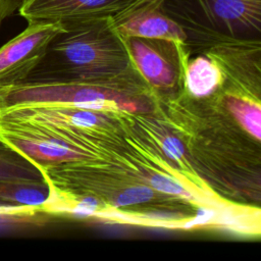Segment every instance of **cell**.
Returning a JSON list of instances; mask_svg holds the SVG:
<instances>
[{
	"label": "cell",
	"mask_w": 261,
	"mask_h": 261,
	"mask_svg": "<svg viewBox=\"0 0 261 261\" xmlns=\"http://www.w3.org/2000/svg\"><path fill=\"white\" fill-rule=\"evenodd\" d=\"M223 75L218 65L205 54L189 59L185 70V89L196 98L213 94L222 84Z\"/></svg>",
	"instance_id": "12"
},
{
	"label": "cell",
	"mask_w": 261,
	"mask_h": 261,
	"mask_svg": "<svg viewBox=\"0 0 261 261\" xmlns=\"http://www.w3.org/2000/svg\"><path fill=\"white\" fill-rule=\"evenodd\" d=\"M159 107L184 143L194 169L216 194L260 207V142L213 95L196 98L185 89L175 96L159 97Z\"/></svg>",
	"instance_id": "2"
},
{
	"label": "cell",
	"mask_w": 261,
	"mask_h": 261,
	"mask_svg": "<svg viewBox=\"0 0 261 261\" xmlns=\"http://www.w3.org/2000/svg\"><path fill=\"white\" fill-rule=\"evenodd\" d=\"M37 212L39 211L36 209L20 207L0 199V217L1 218H12V219L30 218L34 216Z\"/></svg>",
	"instance_id": "15"
},
{
	"label": "cell",
	"mask_w": 261,
	"mask_h": 261,
	"mask_svg": "<svg viewBox=\"0 0 261 261\" xmlns=\"http://www.w3.org/2000/svg\"><path fill=\"white\" fill-rule=\"evenodd\" d=\"M164 9L184 30L260 39L261 0H167Z\"/></svg>",
	"instance_id": "6"
},
{
	"label": "cell",
	"mask_w": 261,
	"mask_h": 261,
	"mask_svg": "<svg viewBox=\"0 0 261 261\" xmlns=\"http://www.w3.org/2000/svg\"><path fill=\"white\" fill-rule=\"evenodd\" d=\"M50 188L42 211L83 214L119 223L167 228L200 224L204 212L190 201L162 193L113 167L61 163L40 171Z\"/></svg>",
	"instance_id": "3"
},
{
	"label": "cell",
	"mask_w": 261,
	"mask_h": 261,
	"mask_svg": "<svg viewBox=\"0 0 261 261\" xmlns=\"http://www.w3.org/2000/svg\"><path fill=\"white\" fill-rule=\"evenodd\" d=\"M159 96L135 68L109 79L24 81L0 97V105L19 103H90L112 101L133 110L154 111Z\"/></svg>",
	"instance_id": "5"
},
{
	"label": "cell",
	"mask_w": 261,
	"mask_h": 261,
	"mask_svg": "<svg viewBox=\"0 0 261 261\" xmlns=\"http://www.w3.org/2000/svg\"><path fill=\"white\" fill-rule=\"evenodd\" d=\"M25 81L50 79H109L135 65L111 16L64 23Z\"/></svg>",
	"instance_id": "4"
},
{
	"label": "cell",
	"mask_w": 261,
	"mask_h": 261,
	"mask_svg": "<svg viewBox=\"0 0 261 261\" xmlns=\"http://www.w3.org/2000/svg\"><path fill=\"white\" fill-rule=\"evenodd\" d=\"M50 197V188L45 179H0V199L14 205L42 209Z\"/></svg>",
	"instance_id": "13"
},
{
	"label": "cell",
	"mask_w": 261,
	"mask_h": 261,
	"mask_svg": "<svg viewBox=\"0 0 261 261\" xmlns=\"http://www.w3.org/2000/svg\"><path fill=\"white\" fill-rule=\"evenodd\" d=\"M166 1H128L111 16L115 31L122 39L130 37L162 39L188 45V36L185 30L164 9Z\"/></svg>",
	"instance_id": "9"
},
{
	"label": "cell",
	"mask_w": 261,
	"mask_h": 261,
	"mask_svg": "<svg viewBox=\"0 0 261 261\" xmlns=\"http://www.w3.org/2000/svg\"><path fill=\"white\" fill-rule=\"evenodd\" d=\"M0 179H44L32 163L0 140Z\"/></svg>",
	"instance_id": "14"
},
{
	"label": "cell",
	"mask_w": 261,
	"mask_h": 261,
	"mask_svg": "<svg viewBox=\"0 0 261 261\" xmlns=\"http://www.w3.org/2000/svg\"><path fill=\"white\" fill-rule=\"evenodd\" d=\"M134 115L112 101L0 105V140L39 171L67 162L99 163L180 196L178 173Z\"/></svg>",
	"instance_id": "1"
},
{
	"label": "cell",
	"mask_w": 261,
	"mask_h": 261,
	"mask_svg": "<svg viewBox=\"0 0 261 261\" xmlns=\"http://www.w3.org/2000/svg\"><path fill=\"white\" fill-rule=\"evenodd\" d=\"M130 0H23L18 14L28 23L61 24L91 18L112 16Z\"/></svg>",
	"instance_id": "10"
},
{
	"label": "cell",
	"mask_w": 261,
	"mask_h": 261,
	"mask_svg": "<svg viewBox=\"0 0 261 261\" xmlns=\"http://www.w3.org/2000/svg\"><path fill=\"white\" fill-rule=\"evenodd\" d=\"M211 95L247 134L260 142L261 104L259 100L220 87Z\"/></svg>",
	"instance_id": "11"
},
{
	"label": "cell",
	"mask_w": 261,
	"mask_h": 261,
	"mask_svg": "<svg viewBox=\"0 0 261 261\" xmlns=\"http://www.w3.org/2000/svg\"><path fill=\"white\" fill-rule=\"evenodd\" d=\"M122 40L136 69L159 97L175 96L185 90L188 45L138 37Z\"/></svg>",
	"instance_id": "7"
},
{
	"label": "cell",
	"mask_w": 261,
	"mask_h": 261,
	"mask_svg": "<svg viewBox=\"0 0 261 261\" xmlns=\"http://www.w3.org/2000/svg\"><path fill=\"white\" fill-rule=\"evenodd\" d=\"M63 30L59 22H32L0 48V97L23 83L43 59L53 38Z\"/></svg>",
	"instance_id": "8"
}]
</instances>
